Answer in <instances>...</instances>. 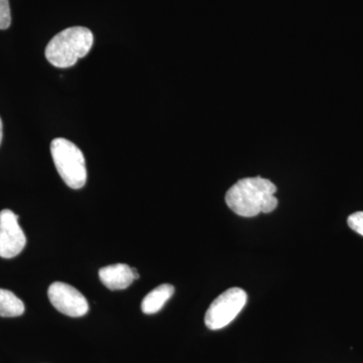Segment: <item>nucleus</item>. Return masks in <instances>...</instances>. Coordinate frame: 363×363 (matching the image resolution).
<instances>
[{"instance_id": "obj_7", "label": "nucleus", "mask_w": 363, "mask_h": 363, "mask_svg": "<svg viewBox=\"0 0 363 363\" xmlns=\"http://www.w3.org/2000/svg\"><path fill=\"white\" fill-rule=\"evenodd\" d=\"M99 279L107 289L112 291L124 290L135 281L133 269L128 264H117L99 269Z\"/></svg>"}, {"instance_id": "obj_1", "label": "nucleus", "mask_w": 363, "mask_h": 363, "mask_svg": "<svg viewBox=\"0 0 363 363\" xmlns=\"http://www.w3.org/2000/svg\"><path fill=\"white\" fill-rule=\"evenodd\" d=\"M277 187L262 177L241 179L227 191L225 202L234 213L242 217H255L271 213L278 207Z\"/></svg>"}, {"instance_id": "obj_3", "label": "nucleus", "mask_w": 363, "mask_h": 363, "mask_svg": "<svg viewBox=\"0 0 363 363\" xmlns=\"http://www.w3.org/2000/svg\"><path fill=\"white\" fill-rule=\"evenodd\" d=\"M51 154L55 167L66 185L75 190L84 187L87 169L84 155L77 145L66 138H55L51 143Z\"/></svg>"}, {"instance_id": "obj_4", "label": "nucleus", "mask_w": 363, "mask_h": 363, "mask_svg": "<svg viewBox=\"0 0 363 363\" xmlns=\"http://www.w3.org/2000/svg\"><path fill=\"white\" fill-rule=\"evenodd\" d=\"M247 295L242 289L231 288L215 298L205 315V324L210 330H219L231 323L242 311Z\"/></svg>"}, {"instance_id": "obj_2", "label": "nucleus", "mask_w": 363, "mask_h": 363, "mask_svg": "<svg viewBox=\"0 0 363 363\" xmlns=\"http://www.w3.org/2000/svg\"><path fill=\"white\" fill-rule=\"evenodd\" d=\"M94 37L89 28L73 26L55 35L47 48L45 58L57 68H69L90 52Z\"/></svg>"}, {"instance_id": "obj_11", "label": "nucleus", "mask_w": 363, "mask_h": 363, "mask_svg": "<svg viewBox=\"0 0 363 363\" xmlns=\"http://www.w3.org/2000/svg\"><path fill=\"white\" fill-rule=\"evenodd\" d=\"M347 223L353 231L363 236V211L351 214L348 217Z\"/></svg>"}, {"instance_id": "obj_5", "label": "nucleus", "mask_w": 363, "mask_h": 363, "mask_svg": "<svg viewBox=\"0 0 363 363\" xmlns=\"http://www.w3.org/2000/svg\"><path fill=\"white\" fill-rule=\"evenodd\" d=\"M50 302L69 317H82L89 311V305L84 296L77 289L62 281H55L48 290Z\"/></svg>"}, {"instance_id": "obj_9", "label": "nucleus", "mask_w": 363, "mask_h": 363, "mask_svg": "<svg viewBox=\"0 0 363 363\" xmlns=\"http://www.w3.org/2000/svg\"><path fill=\"white\" fill-rule=\"evenodd\" d=\"M25 304L13 292L0 289V317H18L25 313Z\"/></svg>"}, {"instance_id": "obj_6", "label": "nucleus", "mask_w": 363, "mask_h": 363, "mask_svg": "<svg viewBox=\"0 0 363 363\" xmlns=\"http://www.w3.org/2000/svg\"><path fill=\"white\" fill-rule=\"evenodd\" d=\"M26 245L25 233L18 224V215L11 210L0 211V257L13 259Z\"/></svg>"}, {"instance_id": "obj_12", "label": "nucleus", "mask_w": 363, "mask_h": 363, "mask_svg": "<svg viewBox=\"0 0 363 363\" xmlns=\"http://www.w3.org/2000/svg\"><path fill=\"white\" fill-rule=\"evenodd\" d=\"M2 128H4V126H2L1 118H0V143H1L2 135H4V130Z\"/></svg>"}, {"instance_id": "obj_8", "label": "nucleus", "mask_w": 363, "mask_h": 363, "mask_svg": "<svg viewBox=\"0 0 363 363\" xmlns=\"http://www.w3.org/2000/svg\"><path fill=\"white\" fill-rule=\"evenodd\" d=\"M175 293V288L169 284H162L143 298L142 311L145 314H156Z\"/></svg>"}, {"instance_id": "obj_10", "label": "nucleus", "mask_w": 363, "mask_h": 363, "mask_svg": "<svg viewBox=\"0 0 363 363\" xmlns=\"http://www.w3.org/2000/svg\"><path fill=\"white\" fill-rule=\"evenodd\" d=\"M11 23L9 0H0V30H6Z\"/></svg>"}]
</instances>
